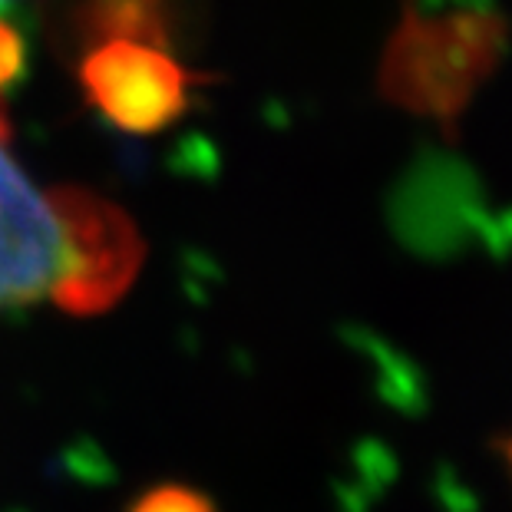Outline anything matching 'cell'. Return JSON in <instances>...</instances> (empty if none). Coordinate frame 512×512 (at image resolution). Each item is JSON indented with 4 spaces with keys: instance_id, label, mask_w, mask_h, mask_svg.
Wrapping results in <instances>:
<instances>
[{
    "instance_id": "cell-2",
    "label": "cell",
    "mask_w": 512,
    "mask_h": 512,
    "mask_svg": "<svg viewBox=\"0 0 512 512\" xmlns=\"http://www.w3.org/2000/svg\"><path fill=\"white\" fill-rule=\"evenodd\" d=\"M50 202L67 248V271L53 308L76 318L116 308L146 261L136 222L116 202L80 185H57L50 189Z\"/></svg>"
},
{
    "instance_id": "cell-4",
    "label": "cell",
    "mask_w": 512,
    "mask_h": 512,
    "mask_svg": "<svg viewBox=\"0 0 512 512\" xmlns=\"http://www.w3.org/2000/svg\"><path fill=\"white\" fill-rule=\"evenodd\" d=\"M10 123L0 110V314L57 301L67 248L50 192H40L10 156Z\"/></svg>"
},
{
    "instance_id": "cell-11",
    "label": "cell",
    "mask_w": 512,
    "mask_h": 512,
    "mask_svg": "<svg viewBox=\"0 0 512 512\" xmlns=\"http://www.w3.org/2000/svg\"><path fill=\"white\" fill-rule=\"evenodd\" d=\"M499 453H503V460H506V466H509V473H512V437H506V440H499Z\"/></svg>"
},
{
    "instance_id": "cell-5",
    "label": "cell",
    "mask_w": 512,
    "mask_h": 512,
    "mask_svg": "<svg viewBox=\"0 0 512 512\" xmlns=\"http://www.w3.org/2000/svg\"><path fill=\"white\" fill-rule=\"evenodd\" d=\"M192 24L195 0H67L63 7V40L80 53L106 40L176 50Z\"/></svg>"
},
{
    "instance_id": "cell-8",
    "label": "cell",
    "mask_w": 512,
    "mask_h": 512,
    "mask_svg": "<svg viewBox=\"0 0 512 512\" xmlns=\"http://www.w3.org/2000/svg\"><path fill=\"white\" fill-rule=\"evenodd\" d=\"M129 512H219L215 503L199 489H189L182 483L152 486L136 499Z\"/></svg>"
},
{
    "instance_id": "cell-6",
    "label": "cell",
    "mask_w": 512,
    "mask_h": 512,
    "mask_svg": "<svg viewBox=\"0 0 512 512\" xmlns=\"http://www.w3.org/2000/svg\"><path fill=\"white\" fill-rule=\"evenodd\" d=\"M374 357L380 364V397L390 403L397 413L413 420H423L430 413V380L420 370L417 361L390 351L384 344H374Z\"/></svg>"
},
{
    "instance_id": "cell-10",
    "label": "cell",
    "mask_w": 512,
    "mask_h": 512,
    "mask_svg": "<svg viewBox=\"0 0 512 512\" xmlns=\"http://www.w3.org/2000/svg\"><path fill=\"white\" fill-rule=\"evenodd\" d=\"M357 466H364V479H367V493L380 496L384 489L394 483L400 473V460L390 446L377 443V440H364L357 446Z\"/></svg>"
},
{
    "instance_id": "cell-9",
    "label": "cell",
    "mask_w": 512,
    "mask_h": 512,
    "mask_svg": "<svg viewBox=\"0 0 512 512\" xmlns=\"http://www.w3.org/2000/svg\"><path fill=\"white\" fill-rule=\"evenodd\" d=\"M27 73V40L14 20L0 14V96L10 93Z\"/></svg>"
},
{
    "instance_id": "cell-1",
    "label": "cell",
    "mask_w": 512,
    "mask_h": 512,
    "mask_svg": "<svg viewBox=\"0 0 512 512\" xmlns=\"http://www.w3.org/2000/svg\"><path fill=\"white\" fill-rule=\"evenodd\" d=\"M506 50L509 20L489 4L423 7V0H407L380 60V96L453 139Z\"/></svg>"
},
{
    "instance_id": "cell-7",
    "label": "cell",
    "mask_w": 512,
    "mask_h": 512,
    "mask_svg": "<svg viewBox=\"0 0 512 512\" xmlns=\"http://www.w3.org/2000/svg\"><path fill=\"white\" fill-rule=\"evenodd\" d=\"M430 496L437 503L440 512H479L483 503H479V493L466 483L453 463H437L430 473Z\"/></svg>"
},
{
    "instance_id": "cell-3",
    "label": "cell",
    "mask_w": 512,
    "mask_h": 512,
    "mask_svg": "<svg viewBox=\"0 0 512 512\" xmlns=\"http://www.w3.org/2000/svg\"><path fill=\"white\" fill-rule=\"evenodd\" d=\"M199 73L172 50L136 40H106L80 53V86L93 110L123 133L149 136L179 123L192 106Z\"/></svg>"
}]
</instances>
